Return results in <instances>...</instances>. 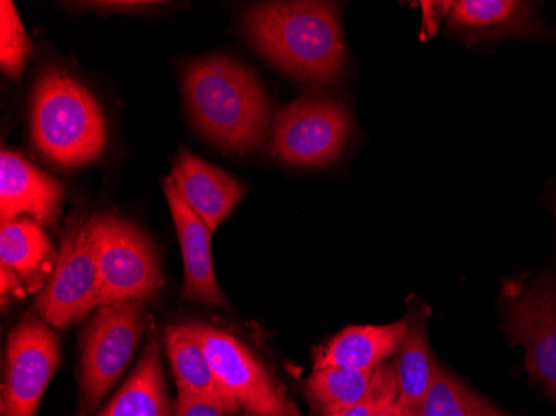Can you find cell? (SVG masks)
Wrapping results in <instances>:
<instances>
[{"label":"cell","instance_id":"cell-1","mask_svg":"<svg viewBox=\"0 0 556 416\" xmlns=\"http://www.w3.org/2000/svg\"><path fill=\"white\" fill-rule=\"evenodd\" d=\"M258 54L293 79L330 84L345 67L339 12L328 2H264L243 17Z\"/></svg>","mask_w":556,"mask_h":416},{"label":"cell","instance_id":"cell-2","mask_svg":"<svg viewBox=\"0 0 556 416\" xmlns=\"http://www.w3.org/2000/svg\"><path fill=\"white\" fill-rule=\"evenodd\" d=\"M187 109L199 133L225 152H254L264 143L271 105L252 68L230 58H205L184 71Z\"/></svg>","mask_w":556,"mask_h":416},{"label":"cell","instance_id":"cell-3","mask_svg":"<svg viewBox=\"0 0 556 416\" xmlns=\"http://www.w3.org/2000/svg\"><path fill=\"white\" fill-rule=\"evenodd\" d=\"M30 137L62 167L90 164L108 146V122L89 89L61 68H46L34 87Z\"/></svg>","mask_w":556,"mask_h":416},{"label":"cell","instance_id":"cell-4","mask_svg":"<svg viewBox=\"0 0 556 416\" xmlns=\"http://www.w3.org/2000/svg\"><path fill=\"white\" fill-rule=\"evenodd\" d=\"M89 218L102 278L100 306L152 299L161 290L162 274L146 234L114 212Z\"/></svg>","mask_w":556,"mask_h":416},{"label":"cell","instance_id":"cell-5","mask_svg":"<svg viewBox=\"0 0 556 416\" xmlns=\"http://www.w3.org/2000/svg\"><path fill=\"white\" fill-rule=\"evenodd\" d=\"M102 278L90 218L72 215L61 239L54 270L36 302L37 315L52 328H68L100 306Z\"/></svg>","mask_w":556,"mask_h":416},{"label":"cell","instance_id":"cell-6","mask_svg":"<svg viewBox=\"0 0 556 416\" xmlns=\"http://www.w3.org/2000/svg\"><path fill=\"white\" fill-rule=\"evenodd\" d=\"M350 128L349 111L339 100L300 97L278 114L271 128V153L293 167H324L339 159Z\"/></svg>","mask_w":556,"mask_h":416},{"label":"cell","instance_id":"cell-7","mask_svg":"<svg viewBox=\"0 0 556 416\" xmlns=\"http://www.w3.org/2000/svg\"><path fill=\"white\" fill-rule=\"evenodd\" d=\"M140 302L99 306L84 333L80 390L87 412L96 408L132 360L146 331Z\"/></svg>","mask_w":556,"mask_h":416},{"label":"cell","instance_id":"cell-8","mask_svg":"<svg viewBox=\"0 0 556 416\" xmlns=\"http://www.w3.org/2000/svg\"><path fill=\"white\" fill-rule=\"evenodd\" d=\"M189 328L204 349L225 392L239 408L265 416H295V408L274 377L239 338L211 325L190 324Z\"/></svg>","mask_w":556,"mask_h":416},{"label":"cell","instance_id":"cell-9","mask_svg":"<svg viewBox=\"0 0 556 416\" xmlns=\"http://www.w3.org/2000/svg\"><path fill=\"white\" fill-rule=\"evenodd\" d=\"M59 337L42 318L27 317L9 335L2 416H36L58 370Z\"/></svg>","mask_w":556,"mask_h":416},{"label":"cell","instance_id":"cell-10","mask_svg":"<svg viewBox=\"0 0 556 416\" xmlns=\"http://www.w3.org/2000/svg\"><path fill=\"white\" fill-rule=\"evenodd\" d=\"M508 338L525 349V368L556 402V280L540 278L507 306Z\"/></svg>","mask_w":556,"mask_h":416},{"label":"cell","instance_id":"cell-11","mask_svg":"<svg viewBox=\"0 0 556 416\" xmlns=\"http://www.w3.org/2000/svg\"><path fill=\"white\" fill-rule=\"evenodd\" d=\"M164 193L174 218L175 230L182 250L184 295L189 300L224 306L225 297L218 287L212 259V230L202 218L190 209L189 203L180 196L172 175L165 177Z\"/></svg>","mask_w":556,"mask_h":416},{"label":"cell","instance_id":"cell-12","mask_svg":"<svg viewBox=\"0 0 556 416\" xmlns=\"http://www.w3.org/2000/svg\"><path fill=\"white\" fill-rule=\"evenodd\" d=\"M64 186L11 150L0 153V217H30L54 225L61 214Z\"/></svg>","mask_w":556,"mask_h":416},{"label":"cell","instance_id":"cell-13","mask_svg":"<svg viewBox=\"0 0 556 416\" xmlns=\"http://www.w3.org/2000/svg\"><path fill=\"white\" fill-rule=\"evenodd\" d=\"M170 175L180 196L207 224L212 234L232 214L247 192L239 178L202 161L187 149L180 150L175 157Z\"/></svg>","mask_w":556,"mask_h":416},{"label":"cell","instance_id":"cell-14","mask_svg":"<svg viewBox=\"0 0 556 416\" xmlns=\"http://www.w3.org/2000/svg\"><path fill=\"white\" fill-rule=\"evenodd\" d=\"M407 325L408 318H402L395 324L345 328L320 350L315 358V368L377 371L399 352Z\"/></svg>","mask_w":556,"mask_h":416},{"label":"cell","instance_id":"cell-15","mask_svg":"<svg viewBox=\"0 0 556 416\" xmlns=\"http://www.w3.org/2000/svg\"><path fill=\"white\" fill-rule=\"evenodd\" d=\"M0 260L34 290L39 289L49 270H54L58 255L39 222L17 217L2 222Z\"/></svg>","mask_w":556,"mask_h":416},{"label":"cell","instance_id":"cell-16","mask_svg":"<svg viewBox=\"0 0 556 416\" xmlns=\"http://www.w3.org/2000/svg\"><path fill=\"white\" fill-rule=\"evenodd\" d=\"M99 416H170L161 346L154 337L149 338L129 380Z\"/></svg>","mask_w":556,"mask_h":416},{"label":"cell","instance_id":"cell-17","mask_svg":"<svg viewBox=\"0 0 556 416\" xmlns=\"http://www.w3.org/2000/svg\"><path fill=\"white\" fill-rule=\"evenodd\" d=\"M427 310L408 315L407 331L396 352V383L399 403L417 413L432 385L437 363L427 333Z\"/></svg>","mask_w":556,"mask_h":416},{"label":"cell","instance_id":"cell-18","mask_svg":"<svg viewBox=\"0 0 556 416\" xmlns=\"http://www.w3.org/2000/svg\"><path fill=\"white\" fill-rule=\"evenodd\" d=\"M165 342L179 390L218 400L232 413L239 409V405L230 399L218 381L204 349L189 325H170L165 330Z\"/></svg>","mask_w":556,"mask_h":416},{"label":"cell","instance_id":"cell-19","mask_svg":"<svg viewBox=\"0 0 556 416\" xmlns=\"http://www.w3.org/2000/svg\"><path fill=\"white\" fill-rule=\"evenodd\" d=\"M515 0H460L450 4L448 22L453 30L473 36L510 33L530 21V9Z\"/></svg>","mask_w":556,"mask_h":416},{"label":"cell","instance_id":"cell-20","mask_svg":"<svg viewBox=\"0 0 556 416\" xmlns=\"http://www.w3.org/2000/svg\"><path fill=\"white\" fill-rule=\"evenodd\" d=\"M377 371L349 370V368H315L307 380V393L325 415L342 412L361 402Z\"/></svg>","mask_w":556,"mask_h":416},{"label":"cell","instance_id":"cell-21","mask_svg":"<svg viewBox=\"0 0 556 416\" xmlns=\"http://www.w3.org/2000/svg\"><path fill=\"white\" fill-rule=\"evenodd\" d=\"M417 416H505L495 406L470 388L465 387L458 378L453 377L442 365H437L432 385L421 402Z\"/></svg>","mask_w":556,"mask_h":416},{"label":"cell","instance_id":"cell-22","mask_svg":"<svg viewBox=\"0 0 556 416\" xmlns=\"http://www.w3.org/2000/svg\"><path fill=\"white\" fill-rule=\"evenodd\" d=\"M30 40L15 11L14 2H0V67L8 77L18 80L29 61Z\"/></svg>","mask_w":556,"mask_h":416},{"label":"cell","instance_id":"cell-23","mask_svg":"<svg viewBox=\"0 0 556 416\" xmlns=\"http://www.w3.org/2000/svg\"><path fill=\"white\" fill-rule=\"evenodd\" d=\"M395 400H399L395 365H382L375 374L370 390L361 402L342 409V412L325 416H377Z\"/></svg>","mask_w":556,"mask_h":416},{"label":"cell","instance_id":"cell-24","mask_svg":"<svg viewBox=\"0 0 556 416\" xmlns=\"http://www.w3.org/2000/svg\"><path fill=\"white\" fill-rule=\"evenodd\" d=\"M229 413L232 412L218 400L179 390L175 416H229Z\"/></svg>","mask_w":556,"mask_h":416},{"label":"cell","instance_id":"cell-25","mask_svg":"<svg viewBox=\"0 0 556 416\" xmlns=\"http://www.w3.org/2000/svg\"><path fill=\"white\" fill-rule=\"evenodd\" d=\"M24 293L22 290V280L18 278V275L15 272H12L11 268L0 267V293H2V302H5L8 299V293L11 295H15V293Z\"/></svg>","mask_w":556,"mask_h":416},{"label":"cell","instance_id":"cell-26","mask_svg":"<svg viewBox=\"0 0 556 416\" xmlns=\"http://www.w3.org/2000/svg\"><path fill=\"white\" fill-rule=\"evenodd\" d=\"M92 8H97V5H100L102 9H127V11H132V9L137 8H146V5H154L149 4V2H102V4H97V2H92Z\"/></svg>","mask_w":556,"mask_h":416},{"label":"cell","instance_id":"cell-27","mask_svg":"<svg viewBox=\"0 0 556 416\" xmlns=\"http://www.w3.org/2000/svg\"><path fill=\"white\" fill-rule=\"evenodd\" d=\"M377 416H403V406L400 405L399 400H395V402L390 403L382 412L378 413Z\"/></svg>","mask_w":556,"mask_h":416},{"label":"cell","instance_id":"cell-28","mask_svg":"<svg viewBox=\"0 0 556 416\" xmlns=\"http://www.w3.org/2000/svg\"><path fill=\"white\" fill-rule=\"evenodd\" d=\"M403 416H417V415H415V413L412 412V409L405 408V406H403Z\"/></svg>","mask_w":556,"mask_h":416},{"label":"cell","instance_id":"cell-29","mask_svg":"<svg viewBox=\"0 0 556 416\" xmlns=\"http://www.w3.org/2000/svg\"><path fill=\"white\" fill-rule=\"evenodd\" d=\"M249 416H265V415H257V413H249Z\"/></svg>","mask_w":556,"mask_h":416}]
</instances>
